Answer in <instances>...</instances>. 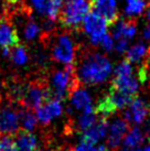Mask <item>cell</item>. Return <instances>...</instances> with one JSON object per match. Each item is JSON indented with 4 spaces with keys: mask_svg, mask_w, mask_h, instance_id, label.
Returning <instances> with one entry per match:
<instances>
[{
    "mask_svg": "<svg viewBox=\"0 0 150 151\" xmlns=\"http://www.w3.org/2000/svg\"><path fill=\"white\" fill-rule=\"evenodd\" d=\"M112 64L105 55L96 52L85 53L79 67V78L87 85H97L108 78Z\"/></svg>",
    "mask_w": 150,
    "mask_h": 151,
    "instance_id": "1",
    "label": "cell"
},
{
    "mask_svg": "<svg viewBox=\"0 0 150 151\" xmlns=\"http://www.w3.org/2000/svg\"><path fill=\"white\" fill-rule=\"evenodd\" d=\"M33 9L49 20L55 21L62 8L63 0H30Z\"/></svg>",
    "mask_w": 150,
    "mask_h": 151,
    "instance_id": "11",
    "label": "cell"
},
{
    "mask_svg": "<svg viewBox=\"0 0 150 151\" xmlns=\"http://www.w3.org/2000/svg\"><path fill=\"white\" fill-rule=\"evenodd\" d=\"M147 19L150 21V2L148 4V7H147Z\"/></svg>",
    "mask_w": 150,
    "mask_h": 151,
    "instance_id": "33",
    "label": "cell"
},
{
    "mask_svg": "<svg viewBox=\"0 0 150 151\" xmlns=\"http://www.w3.org/2000/svg\"><path fill=\"white\" fill-rule=\"evenodd\" d=\"M142 38L145 39L146 41H149L150 42V23L145 25L144 31H142Z\"/></svg>",
    "mask_w": 150,
    "mask_h": 151,
    "instance_id": "30",
    "label": "cell"
},
{
    "mask_svg": "<svg viewBox=\"0 0 150 151\" xmlns=\"http://www.w3.org/2000/svg\"><path fill=\"white\" fill-rule=\"evenodd\" d=\"M89 10L91 4L86 0H69L62 10H60L58 18L64 27L76 28L81 24Z\"/></svg>",
    "mask_w": 150,
    "mask_h": 151,
    "instance_id": "4",
    "label": "cell"
},
{
    "mask_svg": "<svg viewBox=\"0 0 150 151\" xmlns=\"http://www.w3.org/2000/svg\"><path fill=\"white\" fill-rule=\"evenodd\" d=\"M146 8V2L144 0H126L125 11L128 16H138L142 13Z\"/></svg>",
    "mask_w": 150,
    "mask_h": 151,
    "instance_id": "23",
    "label": "cell"
},
{
    "mask_svg": "<svg viewBox=\"0 0 150 151\" xmlns=\"http://www.w3.org/2000/svg\"><path fill=\"white\" fill-rule=\"evenodd\" d=\"M145 137L150 141V120L148 122V124H147V126H146V134H145Z\"/></svg>",
    "mask_w": 150,
    "mask_h": 151,
    "instance_id": "32",
    "label": "cell"
},
{
    "mask_svg": "<svg viewBox=\"0 0 150 151\" xmlns=\"http://www.w3.org/2000/svg\"><path fill=\"white\" fill-rule=\"evenodd\" d=\"M148 54H150V47L144 43H137L126 51V60L133 63H139Z\"/></svg>",
    "mask_w": 150,
    "mask_h": 151,
    "instance_id": "19",
    "label": "cell"
},
{
    "mask_svg": "<svg viewBox=\"0 0 150 151\" xmlns=\"http://www.w3.org/2000/svg\"><path fill=\"white\" fill-rule=\"evenodd\" d=\"M0 151H18L14 141L9 136H2L0 139Z\"/></svg>",
    "mask_w": 150,
    "mask_h": 151,
    "instance_id": "27",
    "label": "cell"
},
{
    "mask_svg": "<svg viewBox=\"0 0 150 151\" xmlns=\"http://www.w3.org/2000/svg\"><path fill=\"white\" fill-rule=\"evenodd\" d=\"M98 45H102V47H103L105 51L110 52V51L114 49V41H112V38L106 32V33L100 38Z\"/></svg>",
    "mask_w": 150,
    "mask_h": 151,
    "instance_id": "28",
    "label": "cell"
},
{
    "mask_svg": "<svg viewBox=\"0 0 150 151\" xmlns=\"http://www.w3.org/2000/svg\"><path fill=\"white\" fill-rule=\"evenodd\" d=\"M39 151H42V150H39Z\"/></svg>",
    "mask_w": 150,
    "mask_h": 151,
    "instance_id": "36",
    "label": "cell"
},
{
    "mask_svg": "<svg viewBox=\"0 0 150 151\" xmlns=\"http://www.w3.org/2000/svg\"><path fill=\"white\" fill-rule=\"evenodd\" d=\"M91 8L93 12L105 19L108 24H114L118 19L116 0H92Z\"/></svg>",
    "mask_w": 150,
    "mask_h": 151,
    "instance_id": "10",
    "label": "cell"
},
{
    "mask_svg": "<svg viewBox=\"0 0 150 151\" xmlns=\"http://www.w3.org/2000/svg\"><path fill=\"white\" fill-rule=\"evenodd\" d=\"M145 140V134L141 131L140 128L133 127L129 131H127V134L124 137L123 146L125 147H140L141 143Z\"/></svg>",
    "mask_w": 150,
    "mask_h": 151,
    "instance_id": "20",
    "label": "cell"
},
{
    "mask_svg": "<svg viewBox=\"0 0 150 151\" xmlns=\"http://www.w3.org/2000/svg\"><path fill=\"white\" fill-rule=\"evenodd\" d=\"M9 58L12 60L17 65H23L28 62V54L27 51L22 45L18 44V45L13 46L10 49V55Z\"/></svg>",
    "mask_w": 150,
    "mask_h": 151,
    "instance_id": "22",
    "label": "cell"
},
{
    "mask_svg": "<svg viewBox=\"0 0 150 151\" xmlns=\"http://www.w3.org/2000/svg\"><path fill=\"white\" fill-rule=\"evenodd\" d=\"M51 98V88L43 81H33L27 85H21L18 103L25 108L37 109Z\"/></svg>",
    "mask_w": 150,
    "mask_h": 151,
    "instance_id": "2",
    "label": "cell"
},
{
    "mask_svg": "<svg viewBox=\"0 0 150 151\" xmlns=\"http://www.w3.org/2000/svg\"><path fill=\"white\" fill-rule=\"evenodd\" d=\"M69 97L71 98L72 107H74L75 109L82 110L83 113L94 111L92 97L86 89L81 87V85L75 91H73Z\"/></svg>",
    "mask_w": 150,
    "mask_h": 151,
    "instance_id": "15",
    "label": "cell"
},
{
    "mask_svg": "<svg viewBox=\"0 0 150 151\" xmlns=\"http://www.w3.org/2000/svg\"><path fill=\"white\" fill-rule=\"evenodd\" d=\"M141 151H150V145H148V146H146V147L144 148Z\"/></svg>",
    "mask_w": 150,
    "mask_h": 151,
    "instance_id": "34",
    "label": "cell"
},
{
    "mask_svg": "<svg viewBox=\"0 0 150 151\" xmlns=\"http://www.w3.org/2000/svg\"><path fill=\"white\" fill-rule=\"evenodd\" d=\"M19 111L14 107L4 106L0 108V134L12 136L19 129Z\"/></svg>",
    "mask_w": 150,
    "mask_h": 151,
    "instance_id": "7",
    "label": "cell"
},
{
    "mask_svg": "<svg viewBox=\"0 0 150 151\" xmlns=\"http://www.w3.org/2000/svg\"><path fill=\"white\" fill-rule=\"evenodd\" d=\"M74 151H108L107 147L105 145H98L96 146L94 143H89L86 141L79 140V145H76Z\"/></svg>",
    "mask_w": 150,
    "mask_h": 151,
    "instance_id": "26",
    "label": "cell"
},
{
    "mask_svg": "<svg viewBox=\"0 0 150 151\" xmlns=\"http://www.w3.org/2000/svg\"><path fill=\"white\" fill-rule=\"evenodd\" d=\"M96 122V116L94 111H88V113H83L77 119V128L79 131H85L88 128L95 124Z\"/></svg>",
    "mask_w": 150,
    "mask_h": 151,
    "instance_id": "24",
    "label": "cell"
},
{
    "mask_svg": "<svg viewBox=\"0 0 150 151\" xmlns=\"http://www.w3.org/2000/svg\"><path fill=\"white\" fill-rule=\"evenodd\" d=\"M13 141L18 151H35L37 148V137L29 130H18Z\"/></svg>",
    "mask_w": 150,
    "mask_h": 151,
    "instance_id": "17",
    "label": "cell"
},
{
    "mask_svg": "<svg viewBox=\"0 0 150 151\" xmlns=\"http://www.w3.org/2000/svg\"><path fill=\"white\" fill-rule=\"evenodd\" d=\"M136 96L137 95L124 93L110 86L108 93L98 101L95 113L100 115L102 117H109L117 113L119 109L125 108L126 106L129 105Z\"/></svg>",
    "mask_w": 150,
    "mask_h": 151,
    "instance_id": "3",
    "label": "cell"
},
{
    "mask_svg": "<svg viewBox=\"0 0 150 151\" xmlns=\"http://www.w3.org/2000/svg\"><path fill=\"white\" fill-rule=\"evenodd\" d=\"M112 87L124 93L136 95V93L138 92V88H139V84H138V81L133 76V74L114 75Z\"/></svg>",
    "mask_w": 150,
    "mask_h": 151,
    "instance_id": "16",
    "label": "cell"
},
{
    "mask_svg": "<svg viewBox=\"0 0 150 151\" xmlns=\"http://www.w3.org/2000/svg\"><path fill=\"white\" fill-rule=\"evenodd\" d=\"M136 32H137L136 22L133 20H123L116 24L114 32H112V37L116 40L121 38L130 40L135 37Z\"/></svg>",
    "mask_w": 150,
    "mask_h": 151,
    "instance_id": "18",
    "label": "cell"
},
{
    "mask_svg": "<svg viewBox=\"0 0 150 151\" xmlns=\"http://www.w3.org/2000/svg\"><path fill=\"white\" fill-rule=\"evenodd\" d=\"M62 101L56 99V98H51L48 101H45L43 105L37 108V118L41 124L48 125L53 119L60 117L62 115Z\"/></svg>",
    "mask_w": 150,
    "mask_h": 151,
    "instance_id": "8",
    "label": "cell"
},
{
    "mask_svg": "<svg viewBox=\"0 0 150 151\" xmlns=\"http://www.w3.org/2000/svg\"><path fill=\"white\" fill-rule=\"evenodd\" d=\"M150 114V107L139 97H135L129 104V108L126 109L124 114V119L131 124H142Z\"/></svg>",
    "mask_w": 150,
    "mask_h": 151,
    "instance_id": "9",
    "label": "cell"
},
{
    "mask_svg": "<svg viewBox=\"0 0 150 151\" xmlns=\"http://www.w3.org/2000/svg\"><path fill=\"white\" fill-rule=\"evenodd\" d=\"M127 47H128V40L127 39H118L117 40V44H116V51L118 53H125L127 51Z\"/></svg>",
    "mask_w": 150,
    "mask_h": 151,
    "instance_id": "29",
    "label": "cell"
},
{
    "mask_svg": "<svg viewBox=\"0 0 150 151\" xmlns=\"http://www.w3.org/2000/svg\"><path fill=\"white\" fill-rule=\"evenodd\" d=\"M53 60L60 63L72 64L75 58L74 44L72 39L66 34H61L52 50Z\"/></svg>",
    "mask_w": 150,
    "mask_h": 151,
    "instance_id": "6",
    "label": "cell"
},
{
    "mask_svg": "<svg viewBox=\"0 0 150 151\" xmlns=\"http://www.w3.org/2000/svg\"><path fill=\"white\" fill-rule=\"evenodd\" d=\"M19 44L17 30L13 28L9 18L0 17V45L11 49Z\"/></svg>",
    "mask_w": 150,
    "mask_h": 151,
    "instance_id": "13",
    "label": "cell"
},
{
    "mask_svg": "<svg viewBox=\"0 0 150 151\" xmlns=\"http://www.w3.org/2000/svg\"><path fill=\"white\" fill-rule=\"evenodd\" d=\"M39 32H40V27L34 21H32L31 19H29L25 23V28H23V37H25V39L28 40V41L34 40L38 37Z\"/></svg>",
    "mask_w": 150,
    "mask_h": 151,
    "instance_id": "25",
    "label": "cell"
},
{
    "mask_svg": "<svg viewBox=\"0 0 150 151\" xmlns=\"http://www.w3.org/2000/svg\"><path fill=\"white\" fill-rule=\"evenodd\" d=\"M1 137H2V136H1V134H0V139H1Z\"/></svg>",
    "mask_w": 150,
    "mask_h": 151,
    "instance_id": "35",
    "label": "cell"
},
{
    "mask_svg": "<svg viewBox=\"0 0 150 151\" xmlns=\"http://www.w3.org/2000/svg\"><path fill=\"white\" fill-rule=\"evenodd\" d=\"M19 117H20V122L23 126V129L25 130H33L38 124L37 115L29 108H23L19 110Z\"/></svg>",
    "mask_w": 150,
    "mask_h": 151,
    "instance_id": "21",
    "label": "cell"
},
{
    "mask_svg": "<svg viewBox=\"0 0 150 151\" xmlns=\"http://www.w3.org/2000/svg\"><path fill=\"white\" fill-rule=\"evenodd\" d=\"M107 131H108V120L105 117H102L98 122H95V124L91 128L83 131L81 140L96 145L100 140L106 137Z\"/></svg>",
    "mask_w": 150,
    "mask_h": 151,
    "instance_id": "14",
    "label": "cell"
},
{
    "mask_svg": "<svg viewBox=\"0 0 150 151\" xmlns=\"http://www.w3.org/2000/svg\"><path fill=\"white\" fill-rule=\"evenodd\" d=\"M118 151H141V148L140 147H125V146H123Z\"/></svg>",
    "mask_w": 150,
    "mask_h": 151,
    "instance_id": "31",
    "label": "cell"
},
{
    "mask_svg": "<svg viewBox=\"0 0 150 151\" xmlns=\"http://www.w3.org/2000/svg\"><path fill=\"white\" fill-rule=\"evenodd\" d=\"M129 130V122L118 118L112 122L108 130V137H107V143L112 149H117L119 147L120 142L127 134V131Z\"/></svg>",
    "mask_w": 150,
    "mask_h": 151,
    "instance_id": "12",
    "label": "cell"
},
{
    "mask_svg": "<svg viewBox=\"0 0 150 151\" xmlns=\"http://www.w3.org/2000/svg\"><path fill=\"white\" fill-rule=\"evenodd\" d=\"M107 21L95 12H88L83 19L84 30L91 37V41L95 45H98L100 38L107 31Z\"/></svg>",
    "mask_w": 150,
    "mask_h": 151,
    "instance_id": "5",
    "label": "cell"
}]
</instances>
